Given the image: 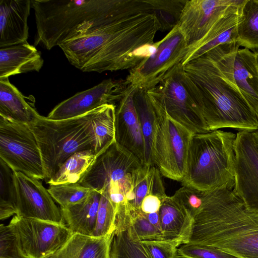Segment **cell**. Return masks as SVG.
<instances>
[{
  "label": "cell",
  "instance_id": "obj_40",
  "mask_svg": "<svg viewBox=\"0 0 258 258\" xmlns=\"http://www.w3.org/2000/svg\"><path fill=\"white\" fill-rule=\"evenodd\" d=\"M0 258H25L20 252L8 225H0Z\"/></svg>",
  "mask_w": 258,
  "mask_h": 258
},
{
  "label": "cell",
  "instance_id": "obj_38",
  "mask_svg": "<svg viewBox=\"0 0 258 258\" xmlns=\"http://www.w3.org/2000/svg\"><path fill=\"white\" fill-rule=\"evenodd\" d=\"M141 242L151 258H177L180 245L176 242L164 240Z\"/></svg>",
  "mask_w": 258,
  "mask_h": 258
},
{
  "label": "cell",
  "instance_id": "obj_23",
  "mask_svg": "<svg viewBox=\"0 0 258 258\" xmlns=\"http://www.w3.org/2000/svg\"><path fill=\"white\" fill-rule=\"evenodd\" d=\"M114 232L100 237L73 233L49 258H110Z\"/></svg>",
  "mask_w": 258,
  "mask_h": 258
},
{
  "label": "cell",
  "instance_id": "obj_34",
  "mask_svg": "<svg viewBox=\"0 0 258 258\" xmlns=\"http://www.w3.org/2000/svg\"><path fill=\"white\" fill-rule=\"evenodd\" d=\"M159 25L160 31H169L176 26L187 0H147Z\"/></svg>",
  "mask_w": 258,
  "mask_h": 258
},
{
  "label": "cell",
  "instance_id": "obj_12",
  "mask_svg": "<svg viewBox=\"0 0 258 258\" xmlns=\"http://www.w3.org/2000/svg\"><path fill=\"white\" fill-rule=\"evenodd\" d=\"M8 226L25 258H49L73 234L65 223L17 215Z\"/></svg>",
  "mask_w": 258,
  "mask_h": 258
},
{
  "label": "cell",
  "instance_id": "obj_17",
  "mask_svg": "<svg viewBox=\"0 0 258 258\" xmlns=\"http://www.w3.org/2000/svg\"><path fill=\"white\" fill-rule=\"evenodd\" d=\"M236 0H187L178 26L188 48L208 33Z\"/></svg>",
  "mask_w": 258,
  "mask_h": 258
},
{
  "label": "cell",
  "instance_id": "obj_43",
  "mask_svg": "<svg viewBox=\"0 0 258 258\" xmlns=\"http://www.w3.org/2000/svg\"><path fill=\"white\" fill-rule=\"evenodd\" d=\"M252 133L255 143L258 147V130L252 132Z\"/></svg>",
  "mask_w": 258,
  "mask_h": 258
},
{
  "label": "cell",
  "instance_id": "obj_41",
  "mask_svg": "<svg viewBox=\"0 0 258 258\" xmlns=\"http://www.w3.org/2000/svg\"><path fill=\"white\" fill-rule=\"evenodd\" d=\"M163 200L154 195H149L143 199L141 210L146 214L158 212Z\"/></svg>",
  "mask_w": 258,
  "mask_h": 258
},
{
  "label": "cell",
  "instance_id": "obj_14",
  "mask_svg": "<svg viewBox=\"0 0 258 258\" xmlns=\"http://www.w3.org/2000/svg\"><path fill=\"white\" fill-rule=\"evenodd\" d=\"M128 85L125 80H104L56 105L46 117L60 120L78 117L106 104L116 105Z\"/></svg>",
  "mask_w": 258,
  "mask_h": 258
},
{
  "label": "cell",
  "instance_id": "obj_5",
  "mask_svg": "<svg viewBox=\"0 0 258 258\" xmlns=\"http://www.w3.org/2000/svg\"><path fill=\"white\" fill-rule=\"evenodd\" d=\"M235 138L236 134L220 130L193 134L182 186L208 191L234 184Z\"/></svg>",
  "mask_w": 258,
  "mask_h": 258
},
{
  "label": "cell",
  "instance_id": "obj_16",
  "mask_svg": "<svg viewBox=\"0 0 258 258\" xmlns=\"http://www.w3.org/2000/svg\"><path fill=\"white\" fill-rule=\"evenodd\" d=\"M16 215L64 223L60 210L39 179L14 171Z\"/></svg>",
  "mask_w": 258,
  "mask_h": 258
},
{
  "label": "cell",
  "instance_id": "obj_45",
  "mask_svg": "<svg viewBox=\"0 0 258 258\" xmlns=\"http://www.w3.org/2000/svg\"><path fill=\"white\" fill-rule=\"evenodd\" d=\"M256 115H257V118H258V113L256 114Z\"/></svg>",
  "mask_w": 258,
  "mask_h": 258
},
{
  "label": "cell",
  "instance_id": "obj_13",
  "mask_svg": "<svg viewBox=\"0 0 258 258\" xmlns=\"http://www.w3.org/2000/svg\"><path fill=\"white\" fill-rule=\"evenodd\" d=\"M233 191L250 212H258V147L252 133L238 131L234 142Z\"/></svg>",
  "mask_w": 258,
  "mask_h": 258
},
{
  "label": "cell",
  "instance_id": "obj_3",
  "mask_svg": "<svg viewBox=\"0 0 258 258\" xmlns=\"http://www.w3.org/2000/svg\"><path fill=\"white\" fill-rule=\"evenodd\" d=\"M184 68L199 90L210 132L222 128L251 133L258 130L256 114L217 55L209 51L188 62Z\"/></svg>",
  "mask_w": 258,
  "mask_h": 258
},
{
  "label": "cell",
  "instance_id": "obj_15",
  "mask_svg": "<svg viewBox=\"0 0 258 258\" xmlns=\"http://www.w3.org/2000/svg\"><path fill=\"white\" fill-rule=\"evenodd\" d=\"M214 49L230 71L244 98L257 114L258 64L255 53L248 48H240L237 42L224 44Z\"/></svg>",
  "mask_w": 258,
  "mask_h": 258
},
{
  "label": "cell",
  "instance_id": "obj_28",
  "mask_svg": "<svg viewBox=\"0 0 258 258\" xmlns=\"http://www.w3.org/2000/svg\"><path fill=\"white\" fill-rule=\"evenodd\" d=\"M96 158L93 150L74 153L60 166L47 183L52 185L79 182L91 168Z\"/></svg>",
  "mask_w": 258,
  "mask_h": 258
},
{
  "label": "cell",
  "instance_id": "obj_18",
  "mask_svg": "<svg viewBox=\"0 0 258 258\" xmlns=\"http://www.w3.org/2000/svg\"><path fill=\"white\" fill-rule=\"evenodd\" d=\"M136 89L128 85L116 105L115 142L145 163L144 138L134 103Z\"/></svg>",
  "mask_w": 258,
  "mask_h": 258
},
{
  "label": "cell",
  "instance_id": "obj_22",
  "mask_svg": "<svg viewBox=\"0 0 258 258\" xmlns=\"http://www.w3.org/2000/svg\"><path fill=\"white\" fill-rule=\"evenodd\" d=\"M43 62L41 52L28 42L0 48V78L39 72Z\"/></svg>",
  "mask_w": 258,
  "mask_h": 258
},
{
  "label": "cell",
  "instance_id": "obj_27",
  "mask_svg": "<svg viewBox=\"0 0 258 258\" xmlns=\"http://www.w3.org/2000/svg\"><path fill=\"white\" fill-rule=\"evenodd\" d=\"M134 103L139 119L144 140L145 163L155 166L152 156L153 144L156 126L154 109L146 94V91L136 89Z\"/></svg>",
  "mask_w": 258,
  "mask_h": 258
},
{
  "label": "cell",
  "instance_id": "obj_24",
  "mask_svg": "<svg viewBox=\"0 0 258 258\" xmlns=\"http://www.w3.org/2000/svg\"><path fill=\"white\" fill-rule=\"evenodd\" d=\"M28 100L10 82L9 78H0L1 116L28 125L35 123L42 116Z\"/></svg>",
  "mask_w": 258,
  "mask_h": 258
},
{
  "label": "cell",
  "instance_id": "obj_25",
  "mask_svg": "<svg viewBox=\"0 0 258 258\" xmlns=\"http://www.w3.org/2000/svg\"><path fill=\"white\" fill-rule=\"evenodd\" d=\"M101 194L95 190L76 204L60 207L64 222L73 233L91 236L95 229Z\"/></svg>",
  "mask_w": 258,
  "mask_h": 258
},
{
  "label": "cell",
  "instance_id": "obj_39",
  "mask_svg": "<svg viewBox=\"0 0 258 258\" xmlns=\"http://www.w3.org/2000/svg\"><path fill=\"white\" fill-rule=\"evenodd\" d=\"M204 192L192 187L182 186L176 191L173 196L194 217L201 207Z\"/></svg>",
  "mask_w": 258,
  "mask_h": 258
},
{
  "label": "cell",
  "instance_id": "obj_7",
  "mask_svg": "<svg viewBox=\"0 0 258 258\" xmlns=\"http://www.w3.org/2000/svg\"><path fill=\"white\" fill-rule=\"evenodd\" d=\"M151 103L193 134L206 133L199 90L181 63L174 66L155 87L146 91Z\"/></svg>",
  "mask_w": 258,
  "mask_h": 258
},
{
  "label": "cell",
  "instance_id": "obj_11",
  "mask_svg": "<svg viewBox=\"0 0 258 258\" xmlns=\"http://www.w3.org/2000/svg\"><path fill=\"white\" fill-rule=\"evenodd\" d=\"M155 45L154 52L130 70L125 79L127 85L146 91L155 87L168 71L181 63L188 50L178 25Z\"/></svg>",
  "mask_w": 258,
  "mask_h": 258
},
{
  "label": "cell",
  "instance_id": "obj_30",
  "mask_svg": "<svg viewBox=\"0 0 258 258\" xmlns=\"http://www.w3.org/2000/svg\"><path fill=\"white\" fill-rule=\"evenodd\" d=\"M237 31L240 46L258 50V0H244L238 18Z\"/></svg>",
  "mask_w": 258,
  "mask_h": 258
},
{
  "label": "cell",
  "instance_id": "obj_32",
  "mask_svg": "<svg viewBox=\"0 0 258 258\" xmlns=\"http://www.w3.org/2000/svg\"><path fill=\"white\" fill-rule=\"evenodd\" d=\"M16 188L14 171L0 159V219L4 220L16 214Z\"/></svg>",
  "mask_w": 258,
  "mask_h": 258
},
{
  "label": "cell",
  "instance_id": "obj_42",
  "mask_svg": "<svg viewBox=\"0 0 258 258\" xmlns=\"http://www.w3.org/2000/svg\"><path fill=\"white\" fill-rule=\"evenodd\" d=\"M145 214L150 223L161 231L160 220L158 212L150 214Z\"/></svg>",
  "mask_w": 258,
  "mask_h": 258
},
{
  "label": "cell",
  "instance_id": "obj_2",
  "mask_svg": "<svg viewBox=\"0 0 258 258\" xmlns=\"http://www.w3.org/2000/svg\"><path fill=\"white\" fill-rule=\"evenodd\" d=\"M233 187L228 184L204 192L188 243L215 248L238 258H258V212L246 209Z\"/></svg>",
  "mask_w": 258,
  "mask_h": 258
},
{
  "label": "cell",
  "instance_id": "obj_19",
  "mask_svg": "<svg viewBox=\"0 0 258 258\" xmlns=\"http://www.w3.org/2000/svg\"><path fill=\"white\" fill-rule=\"evenodd\" d=\"M243 2L244 0H236L204 37L188 48L181 62L182 65L184 66L188 62L201 57L219 45L237 42V26Z\"/></svg>",
  "mask_w": 258,
  "mask_h": 258
},
{
  "label": "cell",
  "instance_id": "obj_8",
  "mask_svg": "<svg viewBox=\"0 0 258 258\" xmlns=\"http://www.w3.org/2000/svg\"><path fill=\"white\" fill-rule=\"evenodd\" d=\"M142 164L135 155L114 142L97 157L79 183L100 194L107 193L117 205L129 200L134 176Z\"/></svg>",
  "mask_w": 258,
  "mask_h": 258
},
{
  "label": "cell",
  "instance_id": "obj_9",
  "mask_svg": "<svg viewBox=\"0 0 258 258\" xmlns=\"http://www.w3.org/2000/svg\"><path fill=\"white\" fill-rule=\"evenodd\" d=\"M151 104L156 115L152 150L154 164L164 176L181 181L185 174L193 133L169 118L159 107Z\"/></svg>",
  "mask_w": 258,
  "mask_h": 258
},
{
  "label": "cell",
  "instance_id": "obj_21",
  "mask_svg": "<svg viewBox=\"0 0 258 258\" xmlns=\"http://www.w3.org/2000/svg\"><path fill=\"white\" fill-rule=\"evenodd\" d=\"M163 240L180 245L187 244L190 237L193 217L173 196H167L158 211Z\"/></svg>",
  "mask_w": 258,
  "mask_h": 258
},
{
  "label": "cell",
  "instance_id": "obj_33",
  "mask_svg": "<svg viewBox=\"0 0 258 258\" xmlns=\"http://www.w3.org/2000/svg\"><path fill=\"white\" fill-rule=\"evenodd\" d=\"M127 230L128 236L134 241L163 240L161 231L150 223L145 214L134 208L129 203Z\"/></svg>",
  "mask_w": 258,
  "mask_h": 258
},
{
  "label": "cell",
  "instance_id": "obj_37",
  "mask_svg": "<svg viewBox=\"0 0 258 258\" xmlns=\"http://www.w3.org/2000/svg\"><path fill=\"white\" fill-rule=\"evenodd\" d=\"M177 258H238L218 249L191 244L178 248Z\"/></svg>",
  "mask_w": 258,
  "mask_h": 258
},
{
  "label": "cell",
  "instance_id": "obj_31",
  "mask_svg": "<svg viewBox=\"0 0 258 258\" xmlns=\"http://www.w3.org/2000/svg\"><path fill=\"white\" fill-rule=\"evenodd\" d=\"M110 258H151L141 241H134L128 236L126 216L116 221Z\"/></svg>",
  "mask_w": 258,
  "mask_h": 258
},
{
  "label": "cell",
  "instance_id": "obj_6",
  "mask_svg": "<svg viewBox=\"0 0 258 258\" xmlns=\"http://www.w3.org/2000/svg\"><path fill=\"white\" fill-rule=\"evenodd\" d=\"M95 109L78 117L60 120L42 116L29 125L39 145L46 182L74 153L87 150L95 151L92 118Z\"/></svg>",
  "mask_w": 258,
  "mask_h": 258
},
{
  "label": "cell",
  "instance_id": "obj_44",
  "mask_svg": "<svg viewBox=\"0 0 258 258\" xmlns=\"http://www.w3.org/2000/svg\"><path fill=\"white\" fill-rule=\"evenodd\" d=\"M256 55V59H257V64H258V50L254 52Z\"/></svg>",
  "mask_w": 258,
  "mask_h": 258
},
{
  "label": "cell",
  "instance_id": "obj_26",
  "mask_svg": "<svg viewBox=\"0 0 258 258\" xmlns=\"http://www.w3.org/2000/svg\"><path fill=\"white\" fill-rule=\"evenodd\" d=\"M151 194L163 200L167 196L157 167L142 164L134 176L133 188L127 202L134 208L141 210L143 199Z\"/></svg>",
  "mask_w": 258,
  "mask_h": 258
},
{
  "label": "cell",
  "instance_id": "obj_1",
  "mask_svg": "<svg viewBox=\"0 0 258 258\" xmlns=\"http://www.w3.org/2000/svg\"><path fill=\"white\" fill-rule=\"evenodd\" d=\"M160 30L148 1L136 0L115 21L58 46L70 63L82 72L131 70L154 52Z\"/></svg>",
  "mask_w": 258,
  "mask_h": 258
},
{
  "label": "cell",
  "instance_id": "obj_20",
  "mask_svg": "<svg viewBox=\"0 0 258 258\" xmlns=\"http://www.w3.org/2000/svg\"><path fill=\"white\" fill-rule=\"evenodd\" d=\"M31 0L0 1V48L27 42Z\"/></svg>",
  "mask_w": 258,
  "mask_h": 258
},
{
  "label": "cell",
  "instance_id": "obj_35",
  "mask_svg": "<svg viewBox=\"0 0 258 258\" xmlns=\"http://www.w3.org/2000/svg\"><path fill=\"white\" fill-rule=\"evenodd\" d=\"M94 190L79 182L49 185L48 191L60 207L79 203L88 198Z\"/></svg>",
  "mask_w": 258,
  "mask_h": 258
},
{
  "label": "cell",
  "instance_id": "obj_4",
  "mask_svg": "<svg viewBox=\"0 0 258 258\" xmlns=\"http://www.w3.org/2000/svg\"><path fill=\"white\" fill-rule=\"evenodd\" d=\"M136 0H31L34 44L47 50L89 34L122 16Z\"/></svg>",
  "mask_w": 258,
  "mask_h": 258
},
{
  "label": "cell",
  "instance_id": "obj_29",
  "mask_svg": "<svg viewBox=\"0 0 258 258\" xmlns=\"http://www.w3.org/2000/svg\"><path fill=\"white\" fill-rule=\"evenodd\" d=\"M116 105L106 104L95 109L92 126L95 136V152L97 157L115 142Z\"/></svg>",
  "mask_w": 258,
  "mask_h": 258
},
{
  "label": "cell",
  "instance_id": "obj_36",
  "mask_svg": "<svg viewBox=\"0 0 258 258\" xmlns=\"http://www.w3.org/2000/svg\"><path fill=\"white\" fill-rule=\"evenodd\" d=\"M101 194L96 225L92 236L100 237L113 233L116 229V205L107 193Z\"/></svg>",
  "mask_w": 258,
  "mask_h": 258
},
{
  "label": "cell",
  "instance_id": "obj_10",
  "mask_svg": "<svg viewBox=\"0 0 258 258\" xmlns=\"http://www.w3.org/2000/svg\"><path fill=\"white\" fill-rule=\"evenodd\" d=\"M0 159L14 171L37 179L45 178L39 145L28 124L0 115Z\"/></svg>",
  "mask_w": 258,
  "mask_h": 258
}]
</instances>
